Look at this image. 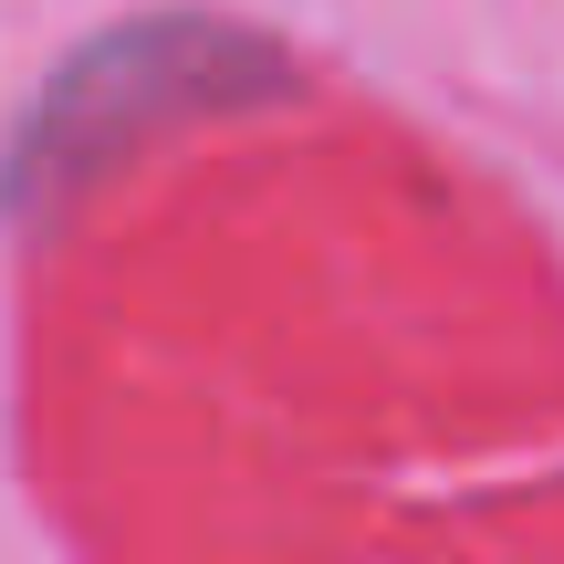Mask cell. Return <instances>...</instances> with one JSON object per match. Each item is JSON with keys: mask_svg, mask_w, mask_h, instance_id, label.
I'll list each match as a JSON object with an SVG mask.
<instances>
[{"mask_svg": "<svg viewBox=\"0 0 564 564\" xmlns=\"http://www.w3.org/2000/svg\"><path fill=\"white\" fill-rule=\"evenodd\" d=\"M251 84H282V53L230 21H137V32L95 42L84 63H63V84L32 105V126L11 137L0 158V199H53L74 188L95 158H116L137 126L158 116H188V105H241Z\"/></svg>", "mask_w": 564, "mask_h": 564, "instance_id": "1", "label": "cell"}]
</instances>
